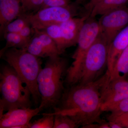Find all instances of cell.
<instances>
[{
  "mask_svg": "<svg viewBox=\"0 0 128 128\" xmlns=\"http://www.w3.org/2000/svg\"><path fill=\"white\" fill-rule=\"evenodd\" d=\"M110 75L107 71L96 80L85 84H77L65 89L51 114L70 118L79 126L102 122L101 96Z\"/></svg>",
  "mask_w": 128,
  "mask_h": 128,
  "instance_id": "cell-1",
  "label": "cell"
},
{
  "mask_svg": "<svg viewBox=\"0 0 128 128\" xmlns=\"http://www.w3.org/2000/svg\"><path fill=\"white\" fill-rule=\"evenodd\" d=\"M48 58L38 78V89L41 97L38 108L40 112L55 107L65 89L63 77L66 76L68 68L66 60L60 56Z\"/></svg>",
  "mask_w": 128,
  "mask_h": 128,
  "instance_id": "cell-2",
  "label": "cell"
},
{
  "mask_svg": "<svg viewBox=\"0 0 128 128\" xmlns=\"http://www.w3.org/2000/svg\"><path fill=\"white\" fill-rule=\"evenodd\" d=\"M0 57L16 71L31 92L35 105L41 102L38 89V78L42 68L40 57L26 50L12 48L5 50Z\"/></svg>",
  "mask_w": 128,
  "mask_h": 128,
  "instance_id": "cell-3",
  "label": "cell"
},
{
  "mask_svg": "<svg viewBox=\"0 0 128 128\" xmlns=\"http://www.w3.org/2000/svg\"><path fill=\"white\" fill-rule=\"evenodd\" d=\"M0 91V116L11 109L31 108L30 90L8 64L1 67Z\"/></svg>",
  "mask_w": 128,
  "mask_h": 128,
  "instance_id": "cell-4",
  "label": "cell"
},
{
  "mask_svg": "<svg viewBox=\"0 0 128 128\" xmlns=\"http://www.w3.org/2000/svg\"><path fill=\"white\" fill-rule=\"evenodd\" d=\"M101 34L98 21L89 16L82 28L77 41L78 46L72 56L73 62L66 71L64 82L68 86L77 84L85 56Z\"/></svg>",
  "mask_w": 128,
  "mask_h": 128,
  "instance_id": "cell-5",
  "label": "cell"
},
{
  "mask_svg": "<svg viewBox=\"0 0 128 128\" xmlns=\"http://www.w3.org/2000/svg\"><path fill=\"white\" fill-rule=\"evenodd\" d=\"M108 46L109 44L101 32L85 56L77 84H88L102 76L107 66Z\"/></svg>",
  "mask_w": 128,
  "mask_h": 128,
  "instance_id": "cell-6",
  "label": "cell"
},
{
  "mask_svg": "<svg viewBox=\"0 0 128 128\" xmlns=\"http://www.w3.org/2000/svg\"><path fill=\"white\" fill-rule=\"evenodd\" d=\"M90 16L86 14L81 17L72 18L65 22L48 26L44 31L55 42L61 54L67 48L77 44L82 28Z\"/></svg>",
  "mask_w": 128,
  "mask_h": 128,
  "instance_id": "cell-7",
  "label": "cell"
},
{
  "mask_svg": "<svg viewBox=\"0 0 128 128\" xmlns=\"http://www.w3.org/2000/svg\"><path fill=\"white\" fill-rule=\"evenodd\" d=\"M76 13V6L71 4L66 6L42 8L34 14L28 15V16L34 30H42L74 17Z\"/></svg>",
  "mask_w": 128,
  "mask_h": 128,
  "instance_id": "cell-8",
  "label": "cell"
},
{
  "mask_svg": "<svg viewBox=\"0 0 128 128\" xmlns=\"http://www.w3.org/2000/svg\"><path fill=\"white\" fill-rule=\"evenodd\" d=\"M98 22L101 32L109 44L128 25V7L126 6L107 12L102 15Z\"/></svg>",
  "mask_w": 128,
  "mask_h": 128,
  "instance_id": "cell-9",
  "label": "cell"
},
{
  "mask_svg": "<svg viewBox=\"0 0 128 128\" xmlns=\"http://www.w3.org/2000/svg\"><path fill=\"white\" fill-rule=\"evenodd\" d=\"M26 50L40 58L56 57L60 55L55 42L43 30H34Z\"/></svg>",
  "mask_w": 128,
  "mask_h": 128,
  "instance_id": "cell-10",
  "label": "cell"
},
{
  "mask_svg": "<svg viewBox=\"0 0 128 128\" xmlns=\"http://www.w3.org/2000/svg\"><path fill=\"white\" fill-rule=\"evenodd\" d=\"M128 97V80L109 79L105 83L101 96L102 110L116 104Z\"/></svg>",
  "mask_w": 128,
  "mask_h": 128,
  "instance_id": "cell-11",
  "label": "cell"
},
{
  "mask_svg": "<svg viewBox=\"0 0 128 128\" xmlns=\"http://www.w3.org/2000/svg\"><path fill=\"white\" fill-rule=\"evenodd\" d=\"M40 112L38 107L11 109L0 116V128H29L31 119Z\"/></svg>",
  "mask_w": 128,
  "mask_h": 128,
  "instance_id": "cell-12",
  "label": "cell"
},
{
  "mask_svg": "<svg viewBox=\"0 0 128 128\" xmlns=\"http://www.w3.org/2000/svg\"><path fill=\"white\" fill-rule=\"evenodd\" d=\"M128 46V25L117 34L109 44L106 70L109 75L121 54Z\"/></svg>",
  "mask_w": 128,
  "mask_h": 128,
  "instance_id": "cell-13",
  "label": "cell"
},
{
  "mask_svg": "<svg viewBox=\"0 0 128 128\" xmlns=\"http://www.w3.org/2000/svg\"><path fill=\"white\" fill-rule=\"evenodd\" d=\"M22 14L20 0H0V31Z\"/></svg>",
  "mask_w": 128,
  "mask_h": 128,
  "instance_id": "cell-14",
  "label": "cell"
},
{
  "mask_svg": "<svg viewBox=\"0 0 128 128\" xmlns=\"http://www.w3.org/2000/svg\"><path fill=\"white\" fill-rule=\"evenodd\" d=\"M128 0H102L94 6L90 12V16L95 18L126 6Z\"/></svg>",
  "mask_w": 128,
  "mask_h": 128,
  "instance_id": "cell-15",
  "label": "cell"
},
{
  "mask_svg": "<svg viewBox=\"0 0 128 128\" xmlns=\"http://www.w3.org/2000/svg\"><path fill=\"white\" fill-rule=\"evenodd\" d=\"M3 36L6 40V44L5 47L0 50V55L5 50L10 48L26 50L30 40L22 36L18 33H7L4 34Z\"/></svg>",
  "mask_w": 128,
  "mask_h": 128,
  "instance_id": "cell-16",
  "label": "cell"
},
{
  "mask_svg": "<svg viewBox=\"0 0 128 128\" xmlns=\"http://www.w3.org/2000/svg\"><path fill=\"white\" fill-rule=\"evenodd\" d=\"M128 46L123 51L110 75V79L128 80Z\"/></svg>",
  "mask_w": 128,
  "mask_h": 128,
  "instance_id": "cell-17",
  "label": "cell"
},
{
  "mask_svg": "<svg viewBox=\"0 0 128 128\" xmlns=\"http://www.w3.org/2000/svg\"><path fill=\"white\" fill-rule=\"evenodd\" d=\"M28 15L22 14L17 18L10 22L4 28L2 35L7 33H18L24 27L30 24Z\"/></svg>",
  "mask_w": 128,
  "mask_h": 128,
  "instance_id": "cell-18",
  "label": "cell"
},
{
  "mask_svg": "<svg viewBox=\"0 0 128 128\" xmlns=\"http://www.w3.org/2000/svg\"><path fill=\"white\" fill-rule=\"evenodd\" d=\"M20 1L22 14L32 15L42 8L44 0H20Z\"/></svg>",
  "mask_w": 128,
  "mask_h": 128,
  "instance_id": "cell-19",
  "label": "cell"
},
{
  "mask_svg": "<svg viewBox=\"0 0 128 128\" xmlns=\"http://www.w3.org/2000/svg\"><path fill=\"white\" fill-rule=\"evenodd\" d=\"M43 117L30 122L29 128H53L54 123V115L50 113L42 114Z\"/></svg>",
  "mask_w": 128,
  "mask_h": 128,
  "instance_id": "cell-20",
  "label": "cell"
},
{
  "mask_svg": "<svg viewBox=\"0 0 128 128\" xmlns=\"http://www.w3.org/2000/svg\"><path fill=\"white\" fill-rule=\"evenodd\" d=\"M53 128H75L79 127L70 118L60 114H54Z\"/></svg>",
  "mask_w": 128,
  "mask_h": 128,
  "instance_id": "cell-21",
  "label": "cell"
},
{
  "mask_svg": "<svg viewBox=\"0 0 128 128\" xmlns=\"http://www.w3.org/2000/svg\"><path fill=\"white\" fill-rule=\"evenodd\" d=\"M104 112H111L110 115L117 116L128 112V97L105 109Z\"/></svg>",
  "mask_w": 128,
  "mask_h": 128,
  "instance_id": "cell-22",
  "label": "cell"
},
{
  "mask_svg": "<svg viewBox=\"0 0 128 128\" xmlns=\"http://www.w3.org/2000/svg\"><path fill=\"white\" fill-rule=\"evenodd\" d=\"M108 121H114L119 124L122 128H128V112L117 116H108Z\"/></svg>",
  "mask_w": 128,
  "mask_h": 128,
  "instance_id": "cell-23",
  "label": "cell"
},
{
  "mask_svg": "<svg viewBox=\"0 0 128 128\" xmlns=\"http://www.w3.org/2000/svg\"><path fill=\"white\" fill-rule=\"evenodd\" d=\"M71 0H44L41 8L49 6H66L71 4Z\"/></svg>",
  "mask_w": 128,
  "mask_h": 128,
  "instance_id": "cell-24",
  "label": "cell"
},
{
  "mask_svg": "<svg viewBox=\"0 0 128 128\" xmlns=\"http://www.w3.org/2000/svg\"><path fill=\"white\" fill-rule=\"evenodd\" d=\"M18 33L24 38L31 40L34 34V30L30 24H29L24 27Z\"/></svg>",
  "mask_w": 128,
  "mask_h": 128,
  "instance_id": "cell-25",
  "label": "cell"
},
{
  "mask_svg": "<svg viewBox=\"0 0 128 128\" xmlns=\"http://www.w3.org/2000/svg\"><path fill=\"white\" fill-rule=\"evenodd\" d=\"M102 0H89L84 6L85 10L87 12L86 14H90L92 8L96 4Z\"/></svg>",
  "mask_w": 128,
  "mask_h": 128,
  "instance_id": "cell-26",
  "label": "cell"
},
{
  "mask_svg": "<svg viewBox=\"0 0 128 128\" xmlns=\"http://www.w3.org/2000/svg\"><path fill=\"white\" fill-rule=\"evenodd\" d=\"M110 128H122V126L118 123L114 121H108Z\"/></svg>",
  "mask_w": 128,
  "mask_h": 128,
  "instance_id": "cell-27",
  "label": "cell"
},
{
  "mask_svg": "<svg viewBox=\"0 0 128 128\" xmlns=\"http://www.w3.org/2000/svg\"><path fill=\"white\" fill-rule=\"evenodd\" d=\"M98 128H110L109 123L103 122L99 124Z\"/></svg>",
  "mask_w": 128,
  "mask_h": 128,
  "instance_id": "cell-28",
  "label": "cell"
},
{
  "mask_svg": "<svg viewBox=\"0 0 128 128\" xmlns=\"http://www.w3.org/2000/svg\"><path fill=\"white\" fill-rule=\"evenodd\" d=\"M77 1L79 2H80L84 0H77Z\"/></svg>",
  "mask_w": 128,
  "mask_h": 128,
  "instance_id": "cell-29",
  "label": "cell"
}]
</instances>
